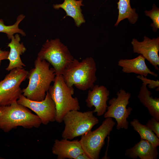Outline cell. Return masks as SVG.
<instances>
[{"label":"cell","instance_id":"6da1fadb","mask_svg":"<svg viewBox=\"0 0 159 159\" xmlns=\"http://www.w3.org/2000/svg\"><path fill=\"white\" fill-rule=\"evenodd\" d=\"M50 64L37 57L34 62V67L29 72L27 86L22 90L23 95L28 99L35 101L44 100L56 75Z\"/></svg>","mask_w":159,"mask_h":159},{"label":"cell","instance_id":"7a4b0ae2","mask_svg":"<svg viewBox=\"0 0 159 159\" xmlns=\"http://www.w3.org/2000/svg\"><path fill=\"white\" fill-rule=\"evenodd\" d=\"M96 62L91 57L81 61L74 58L63 71L62 75L67 85L74 86L79 90L91 89L97 80Z\"/></svg>","mask_w":159,"mask_h":159},{"label":"cell","instance_id":"3957f363","mask_svg":"<svg viewBox=\"0 0 159 159\" xmlns=\"http://www.w3.org/2000/svg\"><path fill=\"white\" fill-rule=\"evenodd\" d=\"M39 118L28 108L14 102L9 105L0 106V129L8 132L18 126L26 129L39 128Z\"/></svg>","mask_w":159,"mask_h":159},{"label":"cell","instance_id":"277c9868","mask_svg":"<svg viewBox=\"0 0 159 159\" xmlns=\"http://www.w3.org/2000/svg\"><path fill=\"white\" fill-rule=\"evenodd\" d=\"M48 92L55 105V121L57 122H62L64 116L69 112L80 109L77 98L72 96L74 93L73 87L67 85L62 75H56L53 85L50 86Z\"/></svg>","mask_w":159,"mask_h":159},{"label":"cell","instance_id":"5b68a950","mask_svg":"<svg viewBox=\"0 0 159 159\" xmlns=\"http://www.w3.org/2000/svg\"><path fill=\"white\" fill-rule=\"evenodd\" d=\"M37 57L52 66L56 75H62L74 59L67 47L59 39L47 40L38 52Z\"/></svg>","mask_w":159,"mask_h":159},{"label":"cell","instance_id":"8992f818","mask_svg":"<svg viewBox=\"0 0 159 159\" xmlns=\"http://www.w3.org/2000/svg\"><path fill=\"white\" fill-rule=\"evenodd\" d=\"M93 113V111L82 112L77 110L68 112L63 119L65 127L62 133V138L71 140L91 130L99 122Z\"/></svg>","mask_w":159,"mask_h":159},{"label":"cell","instance_id":"52a82bcc","mask_svg":"<svg viewBox=\"0 0 159 159\" xmlns=\"http://www.w3.org/2000/svg\"><path fill=\"white\" fill-rule=\"evenodd\" d=\"M115 124L112 118H105L97 129L81 136L79 142L84 152L90 159L99 158L105 139L109 135Z\"/></svg>","mask_w":159,"mask_h":159},{"label":"cell","instance_id":"ba28073f","mask_svg":"<svg viewBox=\"0 0 159 159\" xmlns=\"http://www.w3.org/2000/svg\"><path fill=\"white\" fill-rule=\"evenodd\" d=\"M10 71L0 81V106L9 105L17 101L22 94L20 85L29 73L24 68H16Z\"/></svg>","mask_w":159,"mask_h":159},{"label":"cell","instance_id":"9c48e42d","mask_svg":"<svg viewBox=\"0 0 159 159\" xmlns=\"http://www.w3.org/2000/svg\"><path fill=\"white\" fill-rule=\"evenodd\" d=\"M117 97H113L108 101L109 105L104 115V118H114L117 122L116 128L127 130L129 122L127 120L132 110L130 107H127L129 103L131 95L123 89L117 93Z\"/></svg>","mask_w":159,"mask_h":159},{"label":"cell","instance_id":"30bf717a","mask_svg":"<svg viewBox=\"0 0 159 159\" xmlns=\"http://www.w3.org/2000/svg\"><path fill=\"white\" fill-rule=\"evenodd\" d=\"M17 102L35 112L39 118L42 124L47 125L50 122L55 121V105L48 91L44 99L42 101L30 100L22 94Z\"/></svg>","mask_w":159,"mask_h":159},{"label":"cell","instance_id":"8fae6325","mask_svg":"<svg viewBox=\"0 0 159 159\" xmlns=\"http://www.w3.org/2000/svg\"><path fill=\"white\" fill-rule=\"evenodd\" d=\"M131 43L133 52L141 55L158 71L159 37L150 39L145 36L143 41L133 39Z\"/></svg>","mask_w":159,"mask_h":159},{"label":"cell","instance_id":"7c38bea8","mask_svg":"<svg viewBox=\"0 0 159 159\" xmlns=\"http://www.w3.org/2000/svg\"><path fill=\"white\" fill-rule=\"evenodd\" d=\"M110 95L109 90L103 85H95L88 92L85 100L86 105L89 108L94 106L93 112H96L97 116L103 115L106 112L108 106L107 102Z\"/></svg>","mask_w":159,"mask_h":159},{"label":"cell","instance_id":"4fadbf2b","mask_svg":"<svg viewBox=\"0 0 159 159\" xmlns=\"http://www.w3.org/2000/svg\"><path fill=\"white\" fill-rule=\"evenodd\" d=\"M52 152L57 155L58 159H76L79 154L84 152L78 139L71 141L63 138L55 140Z\"/></svg>","mask_w":159,"mask_h":159},{"label":"cell","instance_id":"5bb4252c","mask_svg":"<svg viewBox=\"0 0 159 159\" xmlns=\"http://www.w3.org/2000/svg\"><path fill=\"white\" fill-rule=\"evenodd\" d=\"M145 61V58L140 54L132 59H121L118 61L117 65L122 67V71L125 73H134L145 77L150 74L157 77L158 74L148 68Z\"/></svg>","mask_w":159,"mask_h":159},{"label":"cell","instance_id":"9a60e30c","mask_svg":"<svg viewBox=\"0 0 159 159\" xmlns=\"http://www.w3.org/2000/svg\"><path fill=\"white\" fill-rule=\"evenodd\" d=\"M11 41L8 44L10 50L7 59L9 63L6 70L10 71L16 68H23L26 66L22 62L20 56L26 50V48L22 42L20 43L21 38L18 33L13 36L11 39Z\"/></svg>","mask_w":159,"mask_h":159},{"label":"cell","instance_id":"2e32d148","mask_svg":"<svg viewBox=\"0 0 159 159\" xmlns=\"http://www.w3.org/2000/svg\"><path fill=\"white\" fill-rule=\"evenodd\" d=\"M157 147L148 141L141 139L132 147L127 149L125 155L130 158L135 159H156L158 155Z\"/></svg>","mask_w":159,"mask_h":159},{"label":"cell","instance_id":"e0dca14e","mask_svg":"<svg viewBox=\"0 0 159 159\" xmlns=\"http://www.w3.org/2000/svg\"><path fill=\"white\" fill-rule=\"evenodd\" d=\"M83 1V0H64L62 4L53 5V7L56 9H63L66 13L64 18L67 16L71 17L74 19L75 25L79 27L85 22L81 8L84 6Z\"/></svg>","mask_w":159,"mask_h":159},{"label":"cell","instance_id":"ac0fdd59","mask_svg":"<svg viewBox=\"0 0 159 159\" xmlns=\"http://www.w3.org/2000/svg\"><path fill=\"white\" fill-rule=\"evenodd\" d=\"M143 82L138 97L140 102L146 107L151 116L159 121V98H153L152 93L148 89L147 82L141 80Z\"/></svg>","mask_w":159,"mask_h":159},{"label":"cell","instance_id":"d6986e66","mask_svg":"<svg viewBox=\"0 0 159 159\" xmlns=\"http://www.w3.org/2000/svg\"><path fill=\"white\" fill-rule=\"evenodd\" d=\"M117 4L118 15L115 26H117L121 21L126 19L131 24H135L138 20V15L136 9L131 7L130 0H119Z\"/></svg>","mask_w":159,"mask_h":159},{"label":"cell","instance_id":"ffe728a7","mask_svg":"<svg viewBox=\"0 0 159 159\" xmlns=\"http://www.w3.org/2000/svg\"><path fill=\"white\" fill-rule=\"evenodd\" d=\"M130 124L139 133L141 139L148 141L156 147L159 145V138L146 125L141 124L136 119L132 121Z\"/></svg>","mask_w":159,"mask_h":159},{"label":"cell","instance_id":"44dd1931","mask_svg":"<svg viewBox=\"0 0 159 159\" xmlns=\"http://www.w3.org/2000/svg\"><path fill=\"white\" fill-rule=\"evenodd\" d=\"M25 17L23 14L19 15L16 18V21L13 24L6 25L3 20L0 19V32L5 33L9 39H11L14 34H20L22 36L26 35L25 32L22 29L19 28V24Z\"/></svg>","mask_w":159,"mask_h":159},{"label":"cell","instance_id":"7402d4cb","mask_svg":"<svg viewBox=\"0 0 159 159\" xmlns=\"http://www.w3.org/2000/svg\"><path fill=\"white\" fill-rule=\"evenodd\" d=\"M146 16H149L153 21L150 26L153 27L154 32H156L159 28V9L155 4H153L152 9L150 11H145Z\"/></svg>","mask_w":159,"mask_h":159},{"label":"cell","instance_id":"603a6c76","mask_svg":"<svg viewBox=\"0 0 159 159\" xmlns=\"http://www.w3.org/2000/svg\"><path fill=\"white\" fill-rule=\"evenodd\" d=\"M146 125L159 138V121L152 117L148 121Z\"/></svg>","mask_w":159,"mask_h":159},{"label":"cell","instance_id":"cb8c5ba5","mask_svg":"<svg viewBox=\"0 0 159 159\" xmlns=\"http://www.w3.org/2000/svg\"><path fill=\"white\" fill-rule=\"evenodd\" d=\"M138 78L141 80H143L146 81L148 83V87L150 89H154L157 87L156 90L159 91V81L158 80L155 81L148 79L146 77L138 75L136 77Z\"/></svg>","mask_w":159,"mask_h":159},{"label":"cell","instance_id":"d4e9b609","mask_svg":"<svg viewBox=\"0 0 159 159\" xmlns=\"http://www.w3.org/2000/svg\"><path fill=\"white\" fill-rule=\"evenodd\" d=\"M9 51L1 50L0 49V66L2 60L7 59Z\"/></svg>","mask_w":159,"mask_h":159},{"label":"cell","instance_id":"484cf974","mask_svg":"<svg viewBox=\"0 0 159 159\" xmlns=\"http://www.w3.org/2000/svg\"><path fill=\"white\" fill-rule=\"evenodd\" d=\"M76 159H90L89 157L84 152L79 154Z\"/></svg>","mask_w":159,"mask_h":159}]
</instances>
